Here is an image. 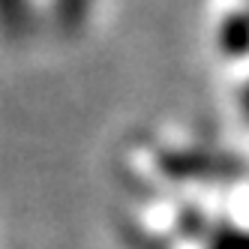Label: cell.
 <instances>
[{"instance_id":"obj_1","label":"cell","mask_w":249,"mask_h":249,"mask_svg":"<svg viewBox=\"0 0 249 249\" xmlns=\"http://www.w3.org/2000/svg\"><path fill=\"white\" fill-rule=\"evenodd\" d=\"M219 45L225 54L243 57L249 51V3L243 9H228L219 21Z\"/></svg>"},{"instance_id":"obj_2","label":"cell","mask_w":249,"mask_h":249,"mask_svg":"<svg viewBox=\"0 0 249 249\" xmlns=\"http://www.w3.org/2000/svg\"><path fill=\"white\" fill-rule=\"evenodd\" d=\"M33 0H0V33L9 39H18L33 24Z\"/></svg>"},{"instance_id":"obj_3","label":"cell","mask_w":249,"mask_h":249,"mask_svg":"<svg viewBox=\"0 0 249 249\" xmlns=\"http://www.w3.org/2000/svg\"><path fill=\"white\" fill-rule=\"evenodd\" d=\"M96 0H48V15L60 30L75 33L84 27V21L90 18Z\"/></svg>"},{"instance_id":"obj_4","label":"cell","mask_w":249,"mask_h":249,"mask_svg":"<svg viewBox=\"0 0 249 249\" xmlns=\"http://www.w3.org/2000/svg\"><path fill=\"white\" fill-rule=\"evenodd\" d=\"M213 249H249V237H243V234H228L225 240H219Z\"/></svg>"},{"instance_id":"obj_5","label":"cell","mask_w":249,"mask_h":249,"mask_svg":"<svg viewBox=\"0 0 249 249\" xmlns=\"http://www.w3.org/2000/svg\"><path fill=\"white\" fill-rule=\"evenodd\" d=\"M243 105H246V114H249V90H246V99H243Z\"/></svg>"}]
</instances>
